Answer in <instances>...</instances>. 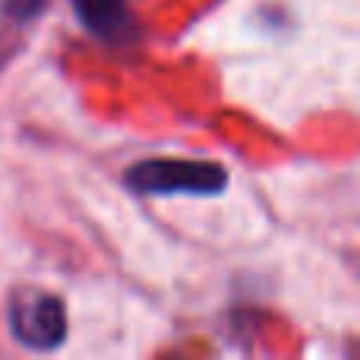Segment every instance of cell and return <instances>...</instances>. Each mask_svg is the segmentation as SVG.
Listing matches in <instances>:
<instances>
[{"instance_id":"cell-1","label":"cell","mask_w":360,"mask_h":360,"mask_svg":"<svg viewBox=\"0 0 360 360\" xmlns=\"http://www.w3.org/2000/svg\"><path fill=\"white\" fill-rule=\"evenodd\" d=\"M124 184L139 196H221L231 174L209 158H143L127 168Z\"/></svg>"},{"instance_id":"cell-2","label":"cell","mask_w":360,"mask_h":360,"mask_svg":"<svg viewBox=\"0 0 360 360\" xmlns=\"http://www.w3.org/2000/svg\"><path fill=\"white\" fill-rule=\"evenodd\" d=\"M6 326H10V335L22 345L25 351H35V354H51L67 342L70 332V319H67V307L57 294L48 291H19L10 300V310H6Z\"/></svg>"},{"instance_id":"cell-3","label":"cell","mask_w":360,"mask_h":360,"mask_svg":"<svg viewBox=\"0 0 360 360\" xmlns=\"http://www.w3.org/2000/svg\"><path fill=\"white\" fill-rule=\"evenodd\" d=\"M70 4L89 35L108 44H130L136 38V19H133L130 0H70Z\"/></svg>"},{"instance_id":"cell-4","label":"cell","mask_w":360,"mask_h":360,"mask_svg":"<svg viewBox=\"0 0 360 360\" xmlns=\"http://www.w3.org/2000/svg\"><path fill=\"white\" fill-rule=\"evenodd\" d=\"M0 10H4V16L10 22L25 25L48 10V0H0Z\"/></svg>"}]
</instances>
